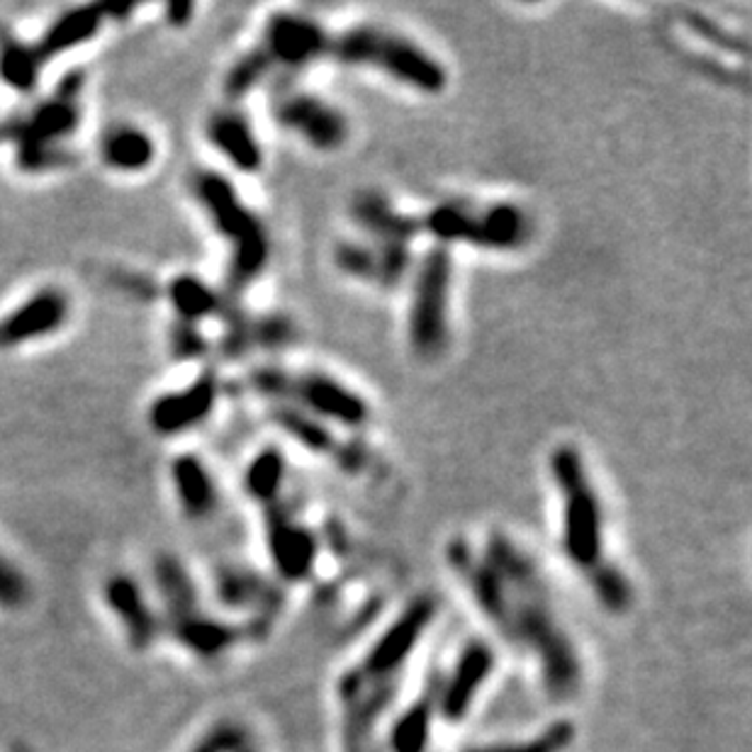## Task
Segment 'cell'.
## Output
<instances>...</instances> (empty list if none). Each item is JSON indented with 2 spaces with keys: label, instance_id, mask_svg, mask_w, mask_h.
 <instances>
[{
  "label": "cell",
  "instance_id": "obj_19",
  "mask_svg": "<svg viewBox=\"0 0 752 752\" xmlns=\"http://www.w3.org/2000/svg\"><path fill=\"white\" fill-rule=\"evenodd\" d=\"M207 142L242 173H258L263 168V149L249 117L234 108L212 112L207 120Z\"/></svg>",
  "mask_w": 752,
  "mask_h": 752
},
{
  "label": "cell",
  "instance_id": "obj_27",
  "mask_svg": "<svg viewBox=\"0 0 752 752\" xmlns=\"http://www.w3.org/2000/svg\"><path fill=\"white\" fill-rule=\"evenodd\" d=\"M173 631L181 638V643L186 648H190L202 658H215L237 641V631H234V628L220 621H212L207 616H200L198 611L176 619Z\"/></svg>",
  "mask_w": 752,
  "mask_h": 752
},
{
  "label": "cell",
  "instance_id": "obj_8",
  "mask_svg": "<svg viewBox=\"0 0 752 752\" xmlns=\"http://www.w3.org/2000/svg\"><path fill=\"white\" fill-rule=\"evenodd\" d=\"M78 88H81V81L74 76V81L59 88V93L44 100L27 117L0 125V142L18 144V166L22 171H54V168L69 164V156L59 147V142L74 134L81 122Z\"/></svg>",
  "mask_w": 752,
  "mask_h": 752
},
{
  "label": "cell",
  "instance_id": "obj_4",
  "mask_svg": "<svg viewBox=\"0 0 752 752\" xmlns=\"http://www.w3.org/2000/svg\"><path fill=\"white\" fill-rule=\"evenodd\" d=\"M422 232L436 244H463L480 251H519L534 239L529 212L507 200H444L419 215Z\"/></svg>",
  "mask_w": 752,
  "mask_h": 752
},
{
  "label": "cell",
  "instance_id": "obj_24",
  "mask_svg": "<svg viewBox=\"0 0 752 752\" xmlns=\"http://www.w3.org/2000/svg\"><path fill=\"white\" fill-rule=\"evenodd\" d=\"M171 478L176 497L190 519H207L217 509V485L198 456H178L171 465Z\"/></svg>",
  "mask_w": 752,
  "mask_h": 752
},
{
  "label": "cell",
  "instance_id": "obj_14",
  "mask_svg": "<svg viewBox=\"0 0 752 752\" xmlns=\"http://www.w3.org/2000/svg\"><path fill=\"white\" fill-rule=\"evenodd\" d=\"M71 319V298L61 288H42L0 317V351L59 334Z\"/></svg>",
  "mask_w": 752,
  "mask_h": 752
},
{
  "label": "cell",
  "instance_id": "obj_36",
  "mask_svg": "<svg viewBox=\"0 0 752 752\" xmlns=\"http://www.w3.org/2000/svg\"><path fill=\"white\" fill-rule=\"evenodd\" d=\"M242 745V731L234 726H220L207 738H202L193 752H234Z\"/></svg>",
  "mask_w": 752,
  "mask_h": 752
},
{
  "label": "cell",
  "instance_id": "obj_33",
  "mask_svg": "<svg viewBox=\"0 0 752 752\" xmlns=\"http://www.w3.org/2000/svg\"><path fill=\"white\" fill-rule=\"evenodd\" d=\"M572 743H575V726L570 721H558L548 726L543 733L519 740V743H497L468 752H565Z\"/></svg>",
  "mask_w": 752,
  "mask_h": 752
},
{
  "label": "cell",
  "instance_id": "obj_17",
  "mask_svg": "<svg viewBox=\"0 0 752 752\" xmlns=\"http://www.w3.org/2000/svg\"><path fill=\"white\" fill-rule=\"evenodd\" d=\"M495 670V650L485 641H470L458 655L451 677L436 694V706L448 723H460Z\"/></svg>",
  "mask_w": 752,
  "mask_h": 752
},
{
  "label": "cell",
  "instance_id": "obj_10",
  "mask_svg": "<svg viewBox=\"0 0 752 752\" xmlns=\"http://www.w3.org/2000/svg\"><path fill=\"white\" fill-rule=\"evenodd\" d=\"M271 419L290 441H295L312 456L329 458L346 475H363L373 465V451L366 441L339 434L336 426L327 422L290 407H273Z\"/></svg>",
  "mask_w": 752,
  "mask_h": 752
},
{
  "label": "cell",
  "instance_id": "obj_13",
  "mask_svg": "<svg viewBox=\"0 0 752 752\" xmlns=\"http://www.w3.org/2000/svg\"><path fill=\"white\" fill-rule=\"evenodd\" d=\"M332 261L341 276L375 288L395 290L414 271L412 246L373 239H341L334 246Z\"/></svg>",
  "mask_w": 752,
  "mask_h": 752
},
{
  "label": "cell",
  "instance_id": "obj_20",
  "mask_svg": "<svg viewBox=\"0 0 752 752\" xmlns=\"http://www.w3.org/2000/svg\"><path fill=\"white\" fill-rule=\"evenodd\" d=\"M224 322H229L224 353L242 356L251 349H280L295 341L298 327L283 314H266V317H249L242 310H232Z\"/></svg>",
  "mask_w": 752,
  "mask_h": 752
},
{
  "label": "cell",
  "instance_id": "obj_38",
  "mask_svg": "<svg viewBox=\"0 0 752 752\" xmlns=\"http://www.w3.org/2000/svg\"><path fill=\"white\" fill-rule=\"evenodd\" d=\"M195 13V5L193 3H171L166 8V20L168 25L173 27H186L190 18Z\"/></svg>",
  "mask_w": 752,
  "mask_h": 752
},
{
  "label": "cell",
  "instance_id": "obj_9",
  "mask_svg": "<svg viewBox=\"0 0 752 752\" xmlns=\"http://www.w3.org/2000/svg\"><path fill=\"white\" fill-rule=\"evenodd\" d=\"M436 616V602L431 597H417L404 614L397 616L388 631L380 636V641L370 648L363 662L351 672H346L339 682V697L353 689L370 687V684L400 682V670L407 665L409 655L417 648L419 638L426 633Z\"/></svg>",
  "mask_w": 752,
  "mask_h": 752
},
{
  "label": "cell",
  "instance_id": "obj_18",
  "mask_svg": "<svg viewBox=\"0 0 752 752\" xmlns=\"http://www.w3.org/2000/svg\"><path fill=\"white\" fill-rule=\"evenodd\" d=\"M351 220L363 237L373 242L412 246L424 234L419 215L400 210L380 190H361L351 200Z\"/></svg>",
  "mask_w": 752,
  "mask_h": 752
},
{
  "label": "cell",
  "instance_id": "obj_22",
  "mask_svg": "<svg viewBox=\"0 0 752 752\" xmlns=\"http://www.w3.org/2000/svg\"><path fill=\"white\" fill-rule=\"evenodd\" d=\"M100 161L115 173H142L156 161V142L137 125H115L100 139Z\"/></svg>",
  "mask_w": 752,
  "mask_h": 752
},
{
  "label": "cell",
  "instance_id": "obj_15",
  "mask_svg": "<svg viewBox=\"0 0 752 752\" xmlns=\"http://www.w3.org/2000/svg\"><path fill=\"white\" fill-rule=\"evenodd\" d=\"M220 397V380L212 373H202L188 388L178 392H166L156 397L149 407V424L161 436H181L198 429L215 412Z\"/></svg>",
  "mask_w": 752,
  "mask_h": 752
},
{
  "label": "cell",
  "instance_id": "obj_11",
  "mask_svg": "<svg viewBox=\"0 0 752 752\" xmlns=\"http://www.w3.org/2000/svg\"><path fill=\"white\" fill-rule=\"evenodd\" d=\"M329 30L310 15L280 13L268 18L263 35L256 47L266 56L268 66L276 71H298L327 59Z\"/></svg>",
  "mask_w": 752,
  "mask_h": 752
},
{
  "label": "cell",
  "instance_id": "obj_5",
  "mask_svg": "<svg viewBox=\"0 0 752 752\" xmlns=\"http://www.w3.org/2000/svg\"><path fill=\"white\" fill-rule=\"evenodd\" d=\"M190 186H193V195L200 202V207L205 210L212 227L232 246L229 295H237L239 290L249 288L254 280L261 278L268 261H271L268 229L256 217V212L244 205L239 190L222 173L198 171Z\"/></svg>",
  "mask_w": 752,
  "mask_h": 752
},
{
  "label": "cell",
  "instance_id": "obj_37",
  "mask_svg": "<svg viewBox=\"0 0 752 752\" xmlns=\"http://www.w3.org/2000/svg\"><path fill=\"white\" fill-rule=\"evenodd\" d=\"M205 339H202L195 324H181V329L176 332V344L173 349L181 358H198L205 353Z\"/></svg>",
  "mask_w": 752,
  "mask_h": 752
},
{
  "label": "cell",
  "instance_id": "obj_6",
  "mask_svg": "<svg viewBox=\"0 0 752 752\" xmlns=\"http://www.w3.org/2000/svg\"><path fill=\"white\" fill-rule=\"evenodd\" d=\"M548 468L563 500V553L587 575L606 560L599 495L590 480L585 458L575 446H555Z\"/></svg>",
  "mask_w": 752,
  "mask_h": 752
},
{
  "label": "cell",
  "instance_id": "obj_29",
  "mask_svg": "<svg viewBox=\"0 0 752 752\" xmlns=\"http://www.w3.org/2000/svg\"><path fill=\"white\" fill-rule=\"evenodd\" d=\"M436 694L419 699L400 716V721L390 731V752H426L431 738Z\"/></svg>",
  "mask_w": 752,
  "mask_h": 752
},
{
  "label": "cell",
  "instance_id": "obj_30",
  "mask_svg": "<svg viewBox=\"0 0 752 752\" xmlns=\"http://www.w3.org/2000/svg\"><path fill=\"white\" fill-rule=\"evenodd\" d=\"M156 580H159V590L164 594L166 606L171 609L173 621L195 611V587L176 558H159V563H156Z\"/></svg>",
  "mask_w": 752,
  "mask_h": 752
},
{
  "label": "cell",
  "instance_id": "obj_32",
  "mask_svg": "<svg viewBox=\"0 0 752 752\" xmlns=\"http://www.w3.org/2000/svg\"><path fill=\"white\" fill-rule=\"evenodd\" d=\"M268 76H273V69L268 66L261 49L254 44L249 52L242 54L239 59L229 66L227 76H224V93L232 100H242L244 96L254 93L263 81H268Z\"/></svg>",
  "mask_w": 752,
  "mask_h": 752
},
{
  "label": "cell",
  "instance_id": "obj_39",
  "mask_svg": "<svg viewBox=\"0 0 752 752\" xmlns=\"http://www.w3.org/2000/svg\"><path fill=\"white\" fill-rule=\"evenodd\" d=\"M237 752H254L251 748H242V750H237Z\"/></svg>",
  "mask_w": 752,
  "mask_h": 752
},
{
  "label": "cell",
  "instance_id": "obj_1",
  "mask_svg": "<svg viewBox=\"0 0 752 752\" xmlns=\"http://www.w3.org/2000/svg\"><path fill=\"white\" fill-rule=\"evenodd\" d=\"M482 558L495 568L504 585V604L490 621L516 646L534 650L541 660L546 689L553 697L575 694L582 677L580 658L548 606L541 570L504 534L490 536Z\"/></svg>",
  "mask_w": 752,
  "mask_h": 752
},
{
  "label": "cell",
  "instance_id": "obj_21",
  "mask_svg": "<svg viewBox=\"0 0 752 752\" xmlns=\"http://www.w3.org/2000/svg\"><path fill=\"white\" fill-rule=\"evenodd\" d=\"M105 20V5H78L74 10H66L64 15L52 22L47 32L35 44L40 59L47 64L49 59H56V56L74 52L81 44L91 42Z\"/></svg>",
  "mask_w": 752,
  "mask_h": 752
},
{
  "label": "cell",
  "instance_id": "obj_3",
  "mask_svg": "<svg viewBox=\"0 0 752 752\" xmlns=\"http://www.w3.org/2000/svg\"><path fill=\"white\" fill-rule=\"evenodd\" d=\"M249 388L273 407H290L322 419L336 429L356 431L370 422V404L351 385L322 370L261 366L249 378Z\"/></svg>",
  "mask_w": 752,
  "mask_h": 752
},
{
  "label": "cell",
  "instance_id": "obj_31",
  "mask_svg": "<svg viewBox=\"0 0 752 752\" xmlns=\"http://www.w3.org/2000/svg\"><path fill=\"white\" fill-rule=\"evenodd\" d=\"M587 580H590V587L594 592V597L599 599V604L604 606L606 611L611 614H624L631 609L633 604V587L624 572L619 570V565H614L611 560H604L602 565L594 568L592 572H587Z\"/></svg>",
  "mask_w": 752,
  "mask_h": 752
},
{
  "label": "cell",
  "instance_id": "obj_12",
  "mask_svg": "<svg viewBox=\"0 0 752 752\" xmlns=\"http://www.w3.org/2000/svg\"><path fill=\"white\" fill-rule=\"evenodd\" d=\"M276 122L310 149L332 154L349 142V120L329 100L312 91H288L276 100Z\"/></svg>",
  "mask_w": 752,
  "mask_h": 752
},
{
  "label": "cell",
  "instance_id": "obj_16",
  "mask_svg": "<svg viewBox=\"0 0 752 752\" xmlns=\"http://www.w3.org/2000/svg\"><path fill=\"white\" fill-rule=\"evenodd\" d=\"M268 509V551L276 570L290 582L312 575L319 555V543L305 524H300L288 507L276 502Z\"/></svg>",
  "mask_w": 752,
  "mask_h": 752
},
{
  "label": "cell",
  "instance_id": "obj_23",
  "mask_svg": "<svg viewBox=\"0 0 752 752\" xmlns=\"http://www.w3.org/2000/svg\"><path fill=\"white\" fill-rule=\"evenodd\" d=\"M105 599L112 611L120 616L134 648H149L156 636V621L147 602L142 597L137 582L127 575H115L105 582Z\"/></svg>",
  "mask_w": 752,
  "mask_h": 752
},
{
  "label": "cell",
  "instance_id": "obj_25",
  "mask_svg": "<svg viewBox=\"0 0 752 752\" xmlns=\"http://www.w3.org/2000/svg\"><path fill=\"white\" fill-rule=\"evenodd\" d=\"M168 300L173 310L181 314L186 324H198L205 319H227L232 314L229 295L222 298L215 288H210L198 276H178L168 285Z\"/></svg>",
  "mask_w": 752,
  "mask_h": 752
},
{
  "label": "cell",
  "instance_id": "obj_26",
  "mask_svg": "<svg viewBox=\"0 0 752 752\" xmlns=\"http://www.w3.org/2000/svg\"><path fill=\"white\" fill-rule=\"evenodd\" d=\"M44 61L35 49V44H27L18 37L0 40V78L3 83L18 93L35 91L40 83Z\"/></svg>",
  "mask_w": 752,
  "mask_h": 752
},
{
  "label": "cell",
  "instance_id": "obj_35",
  "mask_svg": "<svg viewBox=\"0 0 752 752\" xmlns=\"http://www.w3.org/2000/svg\"><path fill=\"white\" fill-rule=\"evenodd\" d=\"M30 599V585L22 572L0 555V606L5 609H20Z\"/></svg>",
  "mask_w": 752,
  "mask_h": 752
},
{
  "label": "cell",
  "instance_id": "obj_2",
  "mask_svg": "<svg viewBox=\"0 0 752 752\" xmlns=\"http://www.w3.org/2000/svg\"><path fill=\"white\" fill-rule=\"evenodd\" d=\"M327 59L351 69L383 74L392 83L414 93L441 96L448 88V69L439 56L383 25H353L329 32Z\"/></svg>",
  "mask_w": 752,
  "mask_h": 752
},
{
  "label": "cell",
  "instance_id": "obj_28",
  "mask_svg": "<svg viewBox=\"0 0 752 752\" xmlns=\"http://www.w3.org/2000/svg\"><path fill=\"white\" fill-rule=\"evenodd\" d=\"M285 482V458L278 448L268 446L261 453L254 456V460L246 465L244 473V490L249 492V497L271 507L278 502L280 490Z\"/></svg>",
  "mask_w": 752,
  "mask_h": 752
},
{
  "label": "cell",
  "instance_id": "obj_7",
  "mask_svg": "<svg viewBox=\"0 0 752 752\" xmlns=\"http://www.w3.org/2000/svg\"><path fill=\"white\" fill-rule=\"evenodd\" d=\"M453 254L448 246L434 244L414 263L412 295L407 312V341L422 361H436L451 341V298H453Z\"/></svg>",
  "mask_w": 752,
  "mask_h": 752
},
{
  "label": "cell",
  "instance_id": "obj_34",
  "mask_svg": "<svg viewBox=\"0 0 752 752\" xmlns=\"http://www.w3.org/2000/svg\"><path fill=\"white\" fill-rule=\"evenodd\" d=\"M220 597L234 606H246L254 602H271V590L251 572L244 570H224L220 577Z\"/></svg>",
  "mask_w": 752,
  "mask_h": 752
}]
</instances>
